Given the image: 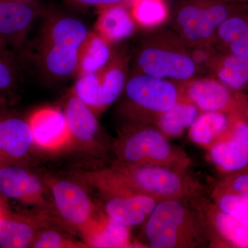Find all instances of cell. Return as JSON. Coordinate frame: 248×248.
I'll return each mask as SVG.
<instances>
[{
  "label": "cell",
  "instance_id": "obj_15",
  "mask_svg": "<svg viewBox=\"0 0 248 248\" xmlns=\"http://www.w3.org/2000/svg\"><path fill=\"white\" fill-rule=\"evenodd\" d=\"M34 144L45 149H56L70 140L66 117L55 108L39 109L29 120Z\"/></svg>",
  "mask_w": 248,
  "mask_h": 248
},
{
  "label": "cell",
  "instance_id": "obj_6",
  "mask_svg": "<svg viewBox=\"0 0 248 248\" xmlns=\"http://www.w3.org/2000/svg\"><path fill=\"white\" fill-rule=\"evenodd\" d=\"M122 94L125 125L154 126L156 119L180 100V86L135 72L127 79Z\"/></svg>",
  "mask_w": 248,
  "mask_h": 248
},
{
  "label": "cell",
  "instance_id": "obj_35",
  "mask_svg": "<svg viewBox=\"0 0 248 248\" xmlns=\"http://www.w3.org/2000/svg\"><path fill=\"white\" fill-rule=\"evenodd\" d=\"M246 94H248V93H246Z\"/></svg>",
  "mask_w": 248,
  "mask_h": 248
},
{
  "label": "cell",
  "instance_id": "obj_10",
  "mask_svg": "<svg viewBox=\"0 0 248 248\" xmlns=\"http://www.w3.org/2000/svg\"><path fill=\"white\" fill-rule=\"evenodd\" d=\"M96 179L106 197L104 213L127 228L142 226L159 202L148 196L120 188L99 176Z\"/></svg>",
  "mask_w": 248,
  "mask_h": 248
},
{
  "label": "cell",
  "instance_id": "obj_29",
  "mask_svg": "<svg viewBox=\"0 0 248 248\" xmlns=\"http://www.w3.org/2000/svg\"><path fill=\"white\" fill-rule=\"evenodd\" d=\"M20 80L19 64L7 46L0 44V103L17 89Z\"/></svg>",
  "mask_w": 248,
  "mask_h": 248
},
{
  "label": "cell",
  "instance_id": "obj_31",
  "mask_svg": "<svg viewBox=\"0 0 248 248\" xmlns=\"http://www.w3.org/2000/svg\"><path fill=\"white\" fill-rule=\"evenodd\" d=\"M217 184L236 192L248 202V170L223 176Z\"/></svg>",
  "mask_w": 248,
  "mask_h": 248
},
{
  "label": "cell",
  "instance_id": "obj_23",
  "mask_svg": "<svg viewBox=\"0 0 248 248\" xmlns=\"http://www.w3.org/2000/svg\"><path fill=\"white\" fill-rule=\"evenodd\" d=\"M209 71L234 92L248 93V57L223 53L218 49Z\"/></svg>",
  "mask_w": 248,
  "mask_h": 248
},
{
  "label": "cell",
  "instance_id": "obj_32",
  "mask_svg": "<svg viewBox=\"0 0 248 248\" xmlns=\"http://www.w3.org/2000/svg\"><path fill=\"white\" fill-rule=\"evenodd\" d=\"M71 4L82 7H94L100 9L114 5L128 4L133 0H66Z\"/></svg>",
  "mask_w": 248,
  "mask_h": 248
},
{
  "label": "cell",
  "instance_id": "obj_24",
  "mask_svg": "<svg viewBox=\"0 0 248 248\" xmlns=\"http://www.w3.org/2000/svg\"><path fill=\"white\" fill-rule=\"evenodd\" d=\"M201 112L193 104L181 98L175 105L156 119L154 126L169 140L179 138L188 131Z\"/></svg>",
  "mask_w": 248,
  "mask_h": 248
},
{
  "label": "cell",
  "instance_id": "obj_22",
  "mask_svg": "<svg viewBox=\"0 0 248 248\" xmlns=\"http://www.w3.org/2000/svg\"><path fill=\"white\" fill-rule=\"evenodd\" d=\"M136 22L126 4L99 9L95 32L110 44L125 40L135 31Z\"/></svg>",
  "mask_w": 248,
  "mask_h": 248
},
{
  "label": "cell",
  "instance_id": "obj_11",
  "mask_svg": "<svg viewBox=\"0 0 248 248\" xmlns=\"http://www.w3.org/2000/svg\"><path fill=\"white\" fill-rule=\"evenodd\" d=\"M200 210L210 238V248H248V227L223 213L204 195L192 198Z\"/></svg>",
  "mask_w": 248,
  "mask_h": 248
},
{
  "label": "cell",
  "instance_id": "obj_16",
  "mask_svg": "<svg viewBox=\"0 0 248 248\" xmlns=\"http://www.w3.org/2000/svg\"><path fill=\"white\" fill-rule=\"evenodd\" d=\"M0 194L6 198L26 203L42 198L43 186L40 179L27 170L15 165H0Z\"/></svg>",
  "mask_w": 248,
  "mask_h": 248
},
{
  "label": "cell",
  "instance_id": "obj_21",
  "mask_svg": "<svg viewBox=\"0 0 248 248\" xmlns=\"http://www.w3.org/2000/svg\"><path fill=\"white\" fill-rule=\"evenodd\" d=\"M233 112H201L187 131L190 141L208 151L228 133Z\"/></svg>",
  "mask_w": 248,
  "mask_h": 248
},
{
  "label": "cell",
  "instance_id": "obj_1",
  "mask_svg": "<svg viewBox=\"0 0 248 248\" xmlns=\"http://www.w3.org/2000/svg\"><path fill=\"white\" fill-rule=\"evenodd\" d=\"M142 246L210 248L203 217L191 199L161 201L142 225Z\"/></svg>",
  "mask_w": 248,
  "mask_h": 248
},
{
  "label": "cell",
  "instance_id": "obj_17",
  "mask_svg": "<svg viewBox=\"0 0 248 248\" xmlns=\"http://www.w3.org/2000/svg\"><path fill=\"white\" fill-rule=\"evenodd\" d=\"M215 45L223 53L248 57V3L239 4L221 24Z\"/></svg>",
  "mask_w": 248,
  "mask_h": 248
},
{
  "label": "cell",
  "instance_id": "obj_3",
  "mask_svg": "<svg viewBox=\"0 0 248 248\" xmlns=\"http://www.w3.org/2000/svg\"><path fill=\"white\" fill-rule=\"evenodd\" d=\"M120 188L151 197L157 202L204 195V186L185 170L163 166H124L115 164L100 172Z\"/></svg>",
  "mask_w": 248,
  "mask_h": 248
},
{
  "label": "cell",
  "instance_id": "obj_5",
  "mask_svg": "<svg viewBox=\"0 0 248 248\" xmlns=\"http://www.w3.org/2000/svg\"><path fill=\"white\" fill-rule=\"evenodd\" d=\"M136 73L181 85L196 78L200 69L189 47L172 30L158 31L141 42L135 57Z\"/></svg>",
  "mask_w": 248,
  "mask_h": 248
},
{
  "label": "cell",
  "instance_id": "obj_14",
  "mask_svg": "<svg viewBox=\"0 0 248 248\" xmlns=\"http://www.w3.org/2000/svg\"><path fill=\"white\" fill-rule=\"evenodd\" d=\"M54 203L62 218L84 229L93 220V203L86 191L76 183L59 180L51 186Z\"/></svg>",
  "mask_w": 248,
  "mask_h": 248
},
{
  "label": "cell",
  "instance_id": "obj_18",
  "mask_svg": "<svg viewBox=\"0 0 248 248\" xmlns=\"http://www.w3.org/2000/svg\"><path fill=\"white\" fill-rule=\"evenodd\" d=\"M34 144L29 121L16 115H0L1 156L21 159Z\"/></svg>",
  "mask_w": 248,
  "mask_h": 248
},
{
  "label": "cell",
  "instance_id": "obj_26",
  "mask_svg": "<svg viewBox=\"0 0 248 248\" xmlns=\"http://www.w3.org/2000/svg\"><path fill=\"white\" fill-rule=\"evenodd\" d=\"M37 234L35 225L27 218L4 213L0 218V248L31 247Z\"/></svg>",
  "mask_w": 248,
  "mask_h": 248
},
{
  "label": "cell",
  "instance_id": "obj_9",
  "mask_svg": "<svg viewBox=\"0 0 248 248\" xmlns=\"http://www.w3.org/2000/svg\"><path fill=\"white\" fill-rule=\"evenodd\" d=\"M207 151L222 177L248 170V95L233 112L224 138Z\"/></svg>",
  "mask_w": 248,
  "mask_h": 248
},
{
  "label": "cell",
  "instance_id": "obj_20",
  "mask_svg": "<svg viewBox=\"0 0 248 248\" xmlns=\"http://www.w3.org/2000/svg\"><path fill=\"white\" fill-rule=\"evenodd\" d=\"M130 228L111 219L105 214L94 218L82 230L88 246L99 248H132Z\"/></svg>",
  "mask_w": 248,
  "mask_h": 248
},
{
  "label": "cell",
  "instance_id": "obj_4",
  "mask_svg": "<svg viewBox=\"0 0 248 248\" xmlns=\"http://www.w3.org/2000/svg\"><path fill=\"white\" fill-rule=\"evenodd\" d=\"M115 164L124 166H154L188 170L192 160L180 147L150 125H124L114 143Z\"/></svg>",
  "mask_w": 248,
  "mask_h": 248
},
{
  "label": "cell",
  "instance_id": "obj_25",
  "mask_svg": "<svg viewBox=\"0 0 248 248\" xmlns=\"http://www.w3.org/2000/svg\"><path fill=\"white\" fill-rule=\"evenodd\" d=\"M110 44L96 32H90L80 47L78 77L95 73L112 60Z\"/></svg>",
  "mask_w": 248,
  "mask_h": 248
},
{
  "label": "cell",
  "instance_id": "obj_2",
  "mask_svg": "<svg viewBox=\"0 0 248 248\" xmlns=\"http://www.w3.org/2000/svg\"><path fill=\"white\" fill-rule=\"evenodd\" d=\"M46 18L37 57L42 73L53 81L77 76L80 47L89 29L82 21L67 15L48 14Z\"/></svg>",
  "mask_w": 248,
  "mask_h": 248
},
{
  "label": "cell",
  "instance_id": "obj_30",
  "mask_svg": "<svg viewBox=\"0 0 248 248\" xmlns=\"http://www.w3.org/2000/svg\"><path fill=\"white\" fill-rule=\"evenodd\" d=\"M73 244L58 231L48 230L37 233L31 245L35 248H62L72 247Z\"/></svg>",
  "mask_w": 248,
  "mask_h": 248
},
{
  "label": "cell",
  "instance_id": "obj_12",
  "mask_svg": "<svg viewBox=\"0 0 248 248\" xmlns=\"http://www.w3.org/2000/svg\"><path fill=\"white\" fill-rule=\"evenodd\" d=\"M179 86L181 98L193 104L202 112H232L248 96L234 92L213 76L195 78Z\"/></svg>",
  "mask_w": 248,
  "mask_h": 248
},
{
  "label": "cell",
  "instance_id": "obj_27",
  "mask_svg": "<svg viewBox=\"0 0 248 248\" xmlns=\"http://www.w3.org/2000/svg\"><path fill=\"white\" fill-rule=\"evenodd\" d=\"M210 200L223 213L248 227V202L244 197L216 184Z\"/></svg>",
  "mask_w": 248,
  "mask_h": 248
},
{
  "label": "cell",
  "instance_id": "obj_34",
  "mask_svg": "<svg viewBox=\"0 0 248 248\" xmlns=\"http://www.w3.org/2000/svg\"><path fill=\"white\" fill-rule=\"evenodd\" d=\"M3 212L1 211V208H0V218H1V217L3 215Z\"/></svg>",
  "mask_w": 248,
  "mask_h": 248
},
{
  "label": "cell",
  "instance_id": "obj_33",
  "mask_svg": "<svg viewBox=\"0 0 248 248\" xmlns=\"http://www.w3.org/2000/svg\"><path fill=\"white\" fill-rule=\"evenodd\" d=\"M228 1L235 3V4H246V3H248V0H228Z\"/></svg>",
  "mask_w": 248,
  "mask_h": 248
},
{
  "label": "cell",
  "instance_id": "obj_28",
  "mask_svg": "<svg viewBox=\"0 0 248 248\" xmlns=\"http://www.w3.org/2000/svg\"><path fill=\"white\" fill-rule=\"evenodd\" d=\"M132 14L141 27L154 28L164 23L169 11L164 0H133Z\"/></svg>",
  "mask_w": 248,
  "mask_h": 248
},
{
  "label": "cell",
  "instance_id": "obj_13",
  "mask_svg": "<svg viewBox=\"0 0 248 248\" xmlns=\"http://www.w3.org/2000/svg\"><path fill=\"white\" fill-rule=\"evenodd\" d=\"M43 11L40 0H0V44L19 46Z\"/></svg>",
  "mask_w": 248,
  "mask_h": 248
},
{
  "label": "cell",
  "instance_id": "obj_7",
  "mask_svg": "<svg viewBox=\"0 0 248 248\" xmlns=\"http://www.w3.org/2000/svg\"><path fill=\"white\" fill-rule=\"evenodd\" d=\"M239 4L228 0H177L171 29L189 48L215 45L218 29Z\"/></svg>",
  "mask_w": 248,
  "mask_h": 248
},
{
  "label": "cell",
  "instance_id": "obj_19",
  "mask_svg": "<svg viewBox=\"0 0 248 248\" xmlns=\"http://www.w3.org/2000/svg\"><path fill=\"white\" fill-rule=\"evenodd\" d=\"M64 112L70 140L90 144L99 137V124L97 115L74 94L67 100Z\"/></svg>",
  "mask_w": 248,
  "mask_h": 248
},
{
  "label": "cell",
  "instance_id": "obj_8",
  "mask_svg": "<svg viewBox=\"0 0 248 248\" xmlns=\"http://www.w3.org/2000/svg\"><path fill=\"white\" fill-rule=\"evenodd\" d=\"M127 79L125 62L113 56L99 71L78 77L73 93L97 116L122 95Z\"/></svg>",
  "mask_w": 248,
  "mask_h": 248
}]
</instances>
